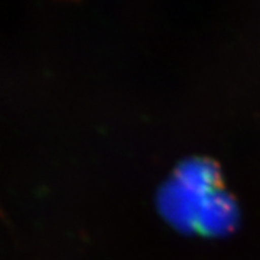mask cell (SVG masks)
<instances>
[{
	"label": "cell",
	"instance_id": "cell-1",
	"mask_svg": "<svg viewBox=\"0 0 260 260\" xmlns=\"http://www.w3.org/2000/svg\"><path fill=\"white\" fill-rule=\"evenodd\" d=\"M159 205L169 220L204 234L232 230L237 207L225 191L218 165L204 158L182 162L164 185Z\"/></svg>",
	"mask_w": 260,
	"mask_h": 260
}]
</instances>
